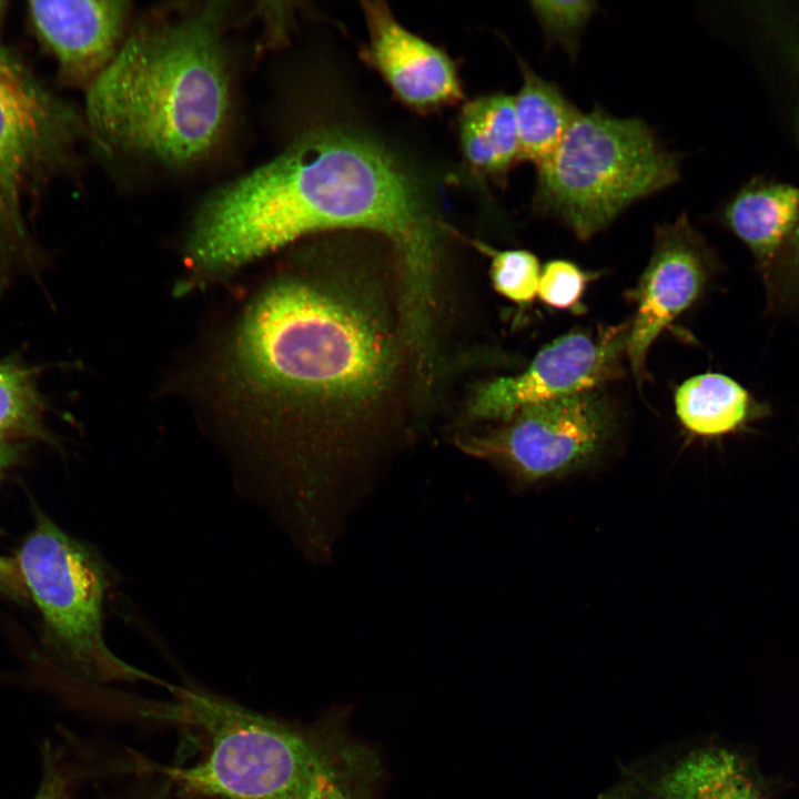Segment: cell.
<instances>
[{"instance_id":"obj_1","label":"cell","mask_w":799,"mask_h":799,"mask_svg":"<svg viewBox=\"0 0 799 799\" xmlns=\"http://www.w3.org/2000/svg\"><path fill=\"white\" fill-rule=\"evenodd\" d=\"M408 345L403 312L376 277L325 265L289 274L250 306L231 364L265 413L269 494L307 516H330L368 490Z\"/></svg>"},{"instance_id":"obj_2","label":"cell","mask_w":799,"mask_h":799,"mask_svg":"<svg viewBox=\"0 0 799 799\" xmlns=\"http://www.w3.org/2000/svg\"><path fill=\"white\" fill-rule=\"evenodd\" d=\"M334 230L370 231L386 240L407 315L415 321L434 315L441 222L386 150L340 128L309 130L270 161L215 189L195 213L188 247L195 266L216 273Z\"/></svg>"},{"instance_id":"obj_3","label":"cell","mask_w":799,"mask_h":799,"mask_svg":"<svg viewBox=\"0 0 799 799\" xmlns=\"http://www.w3.org/2000/svg\"><path fill=\"white\" fill-rule=\"evenodd\" d=\"M230 6L168 3L133 19L87 89V133L102 155L179 174L222 151L236 117Z\"/></svg>"},{"instance_id":"obj_4","label":"cell","mask_w":799,"mask_h":799,"mask_svg":"<svg viewBox=\"0 0 799 799\" xmlns=\"http://www.w3.org/2000/svg\"><path fill=\"white\" fill-rule=\"evenodd\" d=\"M166 712L208 742L195 765L164 768L182 790L215 799H370L360 755L350 745L293 728L218 696L175 687Z\"/></svg>"},{"instance_id":"obj_5","label":"cell","mask_w":799,"mask_h":799,"mask_svg":"<svg viewBox=\"0 0 799 799\" xmlns=\"http://www.w3.org/2000/svg\"><path fill=\"white\" fill-rule=\"evenodd\" d=\"M679 172L676 153L644 121L595 107L578 114L536 168L533 206L588 240L630 204L674 184Z\"/></svg>"},{"instance_id":"obj_6","label":"cell","mask_w":799,"mask_h":799,"mask_svg":"<svg viewBox=\"0 0 799 799\" xmlns=\"http://www.w3.org/2000/svg\"><path fill=\"white\" fill-rule=\"evenodd\" d=\"M17 563L61 667L91 684L146 680L169 689L171 684L127 664L105 644L102 617L110 579L88 545L39 513Z\"/></svg>"},{"instance_id":"obj_7","label":"cell","mask_w":799,"mask_h":799,"mask_svg":"<svg viewBox=\"0 0 799 799\" xmlns=\"http://www.w3.org/2000/svg\"><path fill=\"white\" fill-rule=\"evenodd\" d=\"M613 427L608 402L595 388L525 406L498 427L458 437L455 444L490 462L525 490L596 465Z\"/></svg>"},{"instance_id":"obj_8","label":"cell","mask_w":799,"mask_h":799,"mask_svg":"<svg viewBox=\"0 0 799 799\" xmlns=\"http://www.w3.org/2000/svg\"><path fill=\"white\" fill-rule=\"evenodd\" d=\"M85 121L0 45V216L21 232V203L41 166L62 160Z\"/></svg>"},{"instance_id":"obj_9","label":"cell","mask_w":799,"mask_h":799,"mask_svg":"<svg viewBox=\"0 0 799 799\" xmlns=\"http://www.w3.org/2000/svg\"><path fill=\"white\" fill-rule=\"evenodd\" d=\"M628 330L611 328L596 337L574 332L555 340L523 373L479 385L468 406L471 418L502 422L525 406L597 388L626 351Z\"/></svg>"},{"instance_id":"obj_10","label":"cell","mask_w":799,"mask_h":799,"mask_svg":"<svg viewBox=\"0 0 799 799\" xmlns=\"http://www.w3.org/2000/svg\"><path fill=\"white\" fill-rule=\"evenodd\" d=\"M709 275L708 249L686 213L656 227L650 260L631 292L636 313L626 343L630 366L639 382L651 344L699 299Z\"/></svg>"},{"instance_id":"obj_11","label":"cell","mask_w":799,"mask_h":799,"mask_svg":"<svg viewBox=\"0 0 799 799\" xmlns=\"http://www.w3.org/2000/svg\"><path fill=\"white\" fill-rule=\"evenodd\" d=\"M28 12L61 80L85 90L115 58L134 19L124 0L30 1Z\"/></svg>"},{"instance_id":"obj_12","label":"cell","mask_w":799,"mask_h":799,"mask_svg":"<svg viewBox=\"0 0 799 799\" xmlns=\"http://www.w3.org/2000/svg\"><path fill=\"white\" fill-rule=\"evenodd\" d=\"M362 7L368 32L364 61L402 103L429 112L463 99L456 65L445 51L402 26L385 2L364 1Z\"/></svg>"},{"instance_id":"obj_13","label":"cell","mask_w":799,"mask_h":799,"mask_svg":"<svg viewBox=\"0 0 799 799\" xmlns=\"http://www.w3.org/2000/svg\"><path fill=\"white\" fill-rule=\"evenodd\" d=\"M458 135L463 158L472 172L505 183L519 162L514 97L502 92L477 97L462 108Z\"/></svg>"},{"instance_id":"obj_14","label":"cell","mask_w":799,"mask_h":799,"mask_svg":"<svg viewBox=\"0 0 799 799\" xmlns=\"http://www.w3.org/2000/svg\"><path fill=\"white\" fill-rule=\"evenodd\" d=\"M728 229L767 266L789 243L799 221V189L783 183L751 184L726 204Z\"/></svg>"},{"instance_id":"obj_15","label":"cell","mask_w":799,"mask_h":799,"mask_svg":"<svg viewBox=\"0 0 799 799\" xmlns=\"http://www.w3.org/2000/svg\"><path fill=\"white\" fill-rule=\"evenodd\" d=\"M675 407L681 424L704 437L737 432L768 411L737 381L719 373L685 381L676 391Z\"/></svg>"},{"instance_id":"obj_16","label":"cell","mask_w":799,"mask_h":799,"mask_svg":"<svg viewBox=\"0 0 799 799\" xmlns=\"http://www.w3.org/2000/svg\"><path fill=\"white\" fill-rule=\"evenodd\" d=\"M651 799H765L741 758L719 747L691 752L664 773Z\"/></svg>"},{"instance_id":"obj_17","label":"cell","mask_w":799,"mask_h":799,"mask_svg":"<svg viewBox=\"0 0 799 799\" xmlns=\"http://www.w3.org/2000/svg\"><path fill=\"white\" fill-rule=\"evenodd\" d=\"M519 65L523 81L514 95L519 161L537 168L554 153L580 111L554 82L522 60Z\"/></svg>"},{"instance_id":"obj_18","label":"cell","mask_w":799,"mask_h":799,"mask_svg":"<svg viewBox=\"0 0 799 799\" xmlns=\"http://www.w3.org/2000/svg\"><path fill=\"white\" fill-rule=\"evenodd\" d=\"M41 401L31 375L13 363H0V437L37 434Z\"/></svg>"},{"instance_id":"obj_19","label":"cell","mask_w":799,"mask_h":799,"mask_svg":"<svg viewBox=\"0 0 799 799\" xmlns=\"http://www.w3.org/2000/svg\"><path fill=\"white\" fill-rule=\"evenodd\" d=\"M473 244L490 257L489 274L497 293L522 305L535 299L542 270L533 253L526 250L498 251L478 241Z\"/></svg>"},{"instance_id":"obj_20","label":"cell","mask_w":799,"mask_h":799,"mask_svg":"<svg viewBox=\"0 0 799 799\" xmlns=\"http://www.w3.org/2000/svg\"><path fill=\"white\" fill-rule=\"evenodd\" d=\"M532 11L552 43L575 54L579 37L596 10L593 1H533Z\"/></svg>"},{"instance_id":"obj_21","label":"cell","mask_w":799,"mask_h":799,"mask_svg":"<svg viewBox=\"0 0 799 799\" xmlns=\"http://www.w3.org/2000/svg\"><path fill=\"white\" fill-rule=\"evenodd\" d=\"M587 281L588 275L576 264L554 260L540 271L537 295L552 307L572 309L579 303Z\"/></svg>"},{"instance_id":"obj_22","label":"cell","mask_w":799,"mask_h":799,"mask_svg":"<svg viewBox=\"0 0 799 799\" xmlns=\"http://www.w3.org/2000/svg\"><path fill=\"white\" fill-rule=\"evenodd\" d=\"M0 595L19 604L29 598L17 559L0 556Z\"/></svg>"},{"instance_id":"obj_23","label":"cell","mask_w":799,"mask_h":799,"mask_svg":"<svg viewBox=\"0 0 799 799\" xmlns=\"http://www.w3.org/2000/svg\"><path fill=\"white\" fill-rule=\"evenodd\" d=\"M32 799H69L67 780L50 754H45L43 775Z\"/></svg>"},{"instance_id":"obj_24","label":"cell","mask_w":799,"mask_h":799,"mask_svg":"<svg viewBox=\"0 0 799 799\" xmlns=\"http://www.w3.org/2000/svg\"><path fill=\"white\" fill-rule=\"evenodd\" d=\"M171 788V781L166 778L149 782L138 790L130 799H166Z\"/></svg>"},{"instance_id":"obj_25","label":"cell","mask_w":799,"mask_h":799,"mask_svg":"<svg viewBox=\"0 0 799 799\" xmlns=\"http://www.w3.org/2000/svg\"><path fill=\"white\" fill-rule=\"evenodd\" d=\"M18 449L16 446L4 442L0 437V475L17 458Z\"/></svg>"},{"instance_id":"obj_26","label":"cell","mask_w":799,"mask_h":799,"mask_svg":"<svg viewBox=\"0 0 799 799\" xmlns=\"http://www.w3.org/2000/svg\"><path fill=\"white\" fill-rule=\"evenodd\" d=\"M797 134H798V142H799V131L797 132ZM789 244H791V246L793 249V255H795L793 257H795V261L797 264V269L799 271V221H798L797 227L789 241Z\"/></svg>"},{"instance_id":"obj_27","label":"cell","mask_w":799,"mask_h":799,"mask_svg":"<svg viewBox=\"0 0 799 799\" xmlns=\"http://www.w3.org/2000/svg\"><path fill=\"white\" fill-rule=\"evenodd\" d=\"M6 6H7V2L0 1V22H1V20H2L4 10H6Z\"/></svg>"}]
</instances>
